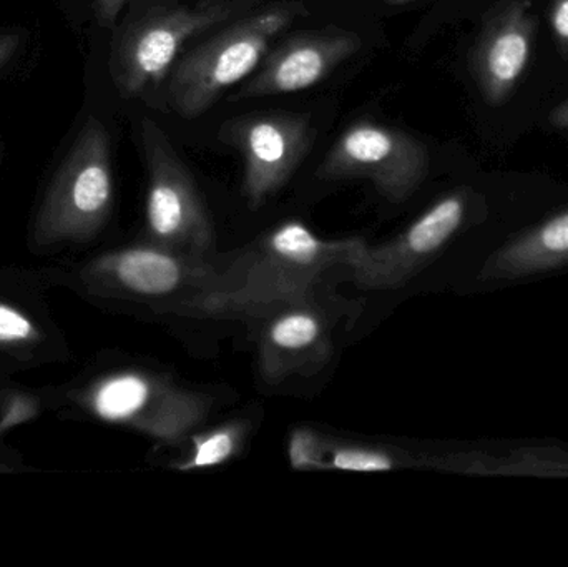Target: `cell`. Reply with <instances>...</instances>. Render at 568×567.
I'll return each instance as SVG.
<instances>
[{
    "label": "cell",
    "mask_w": 568,
    "mask_h": 567,
    "mask_svg": "<svg viewBox=\"0 0 568 567\" xmlns=\"http://www.w3.org/2000/svg\"><path fill=\"white\" fill-rule=\"evenodd\" d=\"M516 229L510 223L490 222L487 200L473 190L457 189L440 196L389 242L371 246L364 240L349 272L363 290L403 288L444 262L453 250L463 249L464 242L473 246V269Z\"/></svg>",
    "instance_id": "obj_2"
},
{
    "label": "cell",
    "mask_w": 568,
    "mask_h": 567,
    "mask_svg": "<svg viewBox=\"0 0 568 567\" xmlns=\"http://www.w3.org/2000/svg\"><path fill=\"white\" fill-rule=\"evenodd\" d=\"M100 279L112 292L159 303V312L219 292L236 279V255L230 262L192 255L156 243L110 253L99 263Z\"/></svg>",
    "instance_id": "obj_7"
},
{
    "label": "cell",
    "mask_w": 568,
    "mask_h": 567,
    "mask_svg": "<svg viewBox=\"0 0 568 567\" xmlns=\"http://www.w3.org/2000/svg\"><path fill=\"white\" fill-rule=\"evenodd\" d=\"M568 273V205L532 216L507 233L466 275L460 288L496 293Z\"/></svg>",
    "instance_id": "obj_11"
},
{
    "label": "cell",
    "mask_w": 568,
    "mask_h": 567,
    "mask_svg": "<svg viewBox=\"0 0 568 567\" xmlns=\"http://www.w3.org/2000/svg\"><path fill=\"white\" fill-rule=\"evenodd\" d=\"M550 123L557 129L568 130V100L550 113Z\"/></svg>",
    "instance_id": "obj_21"
},
{
    "label": "cell",
    "mask_w": 568,
    "mask_h": 567,
    "mask_svg": "<svg viewBox=\"0 0 568 567\" xmlns=\"http://www.w3.org/2000/svg\"><path fill=\"white\" fill-rule=\"evenodd\" d=\"M26 45V30L0 29V77L12 69Z\"/></svg>",
    "instance_id": "obj_19"
},
{
    "label": "cell",
    "mask_w": 568,
    "mask_h": 567,
    "mask_svg": "<svg viewBox=\"0 0 568 567\" xmlns=\"http://www.w3.org/2000/svg\"><path fill=\"white\" fill-rule=\"evenodd\" d=\"M552 27L560 42L568 43V0H559L554 7Z\"/></svg>",
    "instance_id": "obj_20"
},
{
    "label": "cell",
    "mask_w": 568,
    "mask_h": 567,
    "mask_svg": "<svg viewBox=\"0 0 568 567\" xmlns=\"http://www.w3.org/2000/svg\"><path fill=\"white\" fill-rule=\"evenodd\" d=\"M532 19L523 7H510L484 33L476 55L477 79L489 102L497 103L526 70L532 47Z\"/></svg>",
    "instance_id": "obj_14"
},
{
    "label": "cell",
    "mask_w": 568,
    "mask_h": 567,
    "mask_svg": "<svg viewBox=\"0 0 568 567\" xmlns=\"http://www.w3.org/2000/svg\"><path fill=\"white\" fill-rule=\"evenodd\" d=\"M429 165V152L419 140L363 119L341 133L316 175L321 180H367L384 199L399 203L420 189Z\"/></svg>",
    "instance_id": "obj_8"
},
{
    "label": "cell",
    "mask_w": 568,
    "mask_h": 567,
    "mask_svg": "<svg viewBox=\"0 0 568 567\" xmlns=\"http://www.w3.org/2000/svg\"><path fill=\"white\" fill-rule=\"evenodd\" d=\"M260 323L258 368L268 385L314 375L329 362V322L316 298L278 310Z\"/></svg>",
    "instance_id": "obj_13"
},
{
    "label": "cell",
    "mask_w": 568,
    "mask_h": 567,
    "mask_svg": "<svg viewBox=\"0 0 568 567\" xmlns=\"http://www.w3.org/2000/svg\"><path fill=\"white\" fill-rule=\"evenodd\" d=\"M246 436L248 425L242 419L190 436L193 448L185 458L173 465V468L186 473L225 465L242 452Z\"/></svg>",
    "instance_id": "obj_16"
},
{
    "label": "cell",
    "mask_w": 568,
    "mask_h": 567,
    "mask_svg": "<svg viewBox=\"0 0 568 567\" xmlns=\"http://www.w3.org/2000/svg\"><path fill=\"white\" fill-rule=\"evenodd\" d=\"M384 2H389V3H406V2H410V0H384Z\"/></svg>",
    "instance_id": "obj_22"
},
{
    "label": "cell",
    "mask_w": 568,
    "mask_h": 567,
    "mask_svg": "<svg viewBox=\"0 0 568 567\" xmlns=\"http://www.w3.org/2000/svg\"><path fill=\"white\" fill-rule=\"evenodd\" d=\"M33 336V325L22 312L0 303V343H22Z\"/></svg>",
    "instance_id": "obj_17"
},
{
    "label": "cell",
    "mask_w": 568,
    "mask_h": 567,
    "mask_svg": "<svg viewBox=\"0 0 568 567\" xmlns=\"http://www.w3.org/2000/svg\"><path fill=\"white\" fill-rule=\"evenodd\" d=\"M364 239L326 240L291 220L236 255V279L219 292L196 296L170 310L172 315L260 322L265 316L316 298L334 270H349Z\"/></svg>",
    "instance_id": "obj_1"
},
{
    "label": "cell",
    "mask_w": 568,
    "mask_h": 567,
    "mask_svg": "<svg viewBox=\"0 0 568 567\" xmlns=\"http://www.w3.org/2000/svg\"><path fill=\"white\" fill-rule=\"evenodd\" d=\"M219 140L242 155L243 196L252 209H260L300 169L313 149L316 130L297 113H248L226 120Z\"/></svg>",
    "instance_id": "obj_10"
},
{
    "label": "cell",
    "mask_w": 568,
    "mask_h": 567,
    "mask_svg": "<svg viewBox=\"0 0 568 567\" xmlns=\"http://www.w3.org/2000/svg\"><path fill=\"white\" fill-rule=\"evenodd\" d=\"M306 13L300 2L265 7L243 13L193 47L176 60L166 80L170 109L189 120L209 112L232 87L258 69L276 37Z\"/></svg>",
    "instance_id": "obj_4"
},
{
    "label": "cell",
    "mask_w": 568,
    "mask_h": 567,
    "mask_svg": "<svg viewBox=\"0 0 568 567\" xmlns=\"http://www.w3.org/2000/svg\"><path fill=\"white\" fill-rule=\"evenodd\" d=\"M130 2L132 0H89L87 3H89V13L93 26L97 29L112 32Z\"/></svg>",
    "instance_id": "obj_18"
},
{
    "label": "cell",
    "mask_w": 568,
    "mask_h": 567,
    "mask_svg": "<svg viewBox=\"0 0 568 567\" xmlns=\"http://www.w3.org/2000/svg\"><path fill=\"white\" fill-rule=\"evenodd\" d=\"M139 139L149 175L145 209L149 242L210 256L215 232L195 176L153 120L143 117Z\"/></svg>",
    "instance_id": "obj_6"
},
{
    "label": "cell",
    "mask_w": 568,
    "mask_h": 567,
    "mask_svg": "<svg viewBox=\"0 0 568 567\" xmlns=\"http://www.w3.org/2000/svg\"><path fill=\"white\" fill-rule=\"evenodd\" d=\"M252 6L253 0L133 3L112 29L109 75L116 93L123 100L152 103L190 40Z\"/></svg>",
    "instance_id": "obj_3"
},
{
    "label": "cell",
    "mask_w": 568,
    "mask_h": 567,
    "mask_svg": "<svg viewBox=\"0 0 568 567\" xmlns=\"http://www.w3.org/2000/svg\"><path fill=\"white\" fill-rule=\"evenodd\" d=\"M291 468L297 472H354L381 473L420 466L400 449L384 446L361 445L327 438L314 429L300 428L293 432L287 443Z\"/></svg>",
    "instance_id": "obj_15"
},
{
    "label": "cell",
    "mask_w": 568,
    "mask_h": 567,
    "mask_svg": "<svg viewBox=\"0 0 568 567\" xmlns=\"http://www.w3.org/2000/svg\"><path fill=\"white\" fill-rule=\"evenodd\" d=\"M112 140L103 120L87 115L70 139L39 215L49 239H82L99 232L112 213Z\"/></svg>",
    "instance_id": "obj_5"
},
{
    "label": "cell",
    "mask_w": 568,
    "mask_h": 567,
    "mask_svg": "<svg viewBox=\"0 0 568 567\" xmlns=\"http://www.w3.org/2000/svg\"><path fill=\"white\" fill-rule=\"evenodd\" d=\"M361 47L363 39L356 32L336 27L294 33L266 53L258 72L250 77L235 99H260L310 89L359 52Z\"/></svg>",
    "instance_id": "obj_12"
},
{
    "label": "cell",
    "mask_w": 568,
    "mask_h": 567,
    "mask_svg": "<svg viewBox=\"0 0 568 567\" xmlns=\"http://www.w3.org/2000/svg\"><path fill=\"white\" fill-rule=\"evenodd\" d=\"M90 405L105 422L122 423L160 442L179 445L209 418L213 402L163 376L125 372L100 382Z\"/></svg>",
    "instance_id": "obj_9"
}]
</instances>
